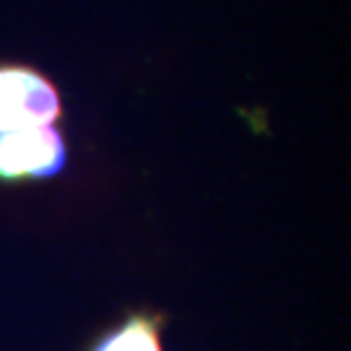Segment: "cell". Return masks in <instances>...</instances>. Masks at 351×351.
<instances>
[{
    "instance_id": "1",
    "label": "cell",
    "mask_w": 351,
    "mask_h": 351,
    "mask_svg": "<svg viewBox=\"0 0 351 351\" xmlns=\"http://www.w3.org/2000/svg\"><path fill=\"white\" fill-rule=\"evenodd\" d=\"M65 167L68 146L58 128L0 130V185L47 182Z\"/></svg>"
},
{
    "instance_id": "2",
    "label": "cell",
    "mask_w": 351,
    "mask_h": 351,
    "mask_svg": "<svg viewBox=\"0 0 351 351\" xmlns=\"http://www.w3.org/2000/svg\"><path fill=\"white\" fill-rule=\"evenodd\" d=\"M63 117L60 91L24 63H0V130L52 125Z\"/></svg>"
},
{
    "instance_id": "3",
    "label": "cell",
    "mask_w": 351,
    "mask_h": 351,
    "mask_svg": "<svg viewBox=\"0 0 351 351\" xmlns=\"http://www.w3.org/2000/svg\"><path fill=\"white\" fill-rule=\"evenodd\" d=\"M164 323L156 310H130L97 333L86 351H164Z\"/></svg>"
}]
</instances>
